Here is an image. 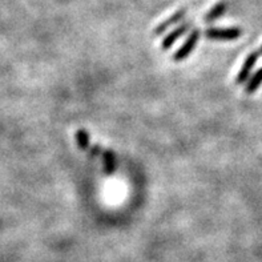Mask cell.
<instances>
[{
    "label": "cell",
    "instance_id": "obj_1",
    "mask_svg": "<svg viewBox=\"0 0 262 262\" xmlns=\"http://www.w3.org/2000/svg\"><path fill=\"white\" fill-rule=\"evenodd\" d=\"M242 35V30L238 27L233 28H208L205 36L212 40H235Z\"/></svg>",
    "mask_w": 262,
    "mask_h": 262
},
{
    "label": "cell",
    "instance_id": "obj_2",
    "mask_svg": "<svg viewBox=\"0 0 262 262\" xmlns=\"http://www.w3.org/2000/svg\"><path fill=\"white\" fill-rule=\"evenodd\" d=\"M200 35H201L200 30H197V28H195V30L189 33L185 43H184L176 52H174L173 55L174 62H181V60L187 59L188 56L193 52V49H195L197 41L200 39Z\"/></svg>",
    "mask_w": 262,
    "mask_h": 262
},
{
    "label": "cell",
    "instance_id": "obj_3",
    "mask_svg": "<svg viewBox=\"0 0 262 262\" xmlns=\"http://www.w3.org/2000/svg\"><path fill=\"white\" fill-rule=\"evenodd\" d=\"M258 58H260V52L258 51H253V52H250L248 55V58L245 59L244 64H242V67H241L240 72H238V75L235 77V83L237 84H244L245 81L248 80L249 76L253 71L254 66H256V63H257Z\"/></svg>",
    "mask_w": 262,
    "mask_h": 262
},
{
    "label": "cell",
    "instance_id": "obj_4",
    "mask_svg": "<svg viewBox=\"0 0 262 262\" xmlns=\"http://www.w3.org/2000/svg\"><path fill=\"white\" fill-rule=\"evenodd\" d=\"M192 27V23L187 22V23H184V24H181L180 27H177L174 31H172L170 33H168V35L165 36L164 37V40H163V43H161V48L163 49H168L170 48L172 45L177 41V39H180L185 32L189 30V28Z\"/></svg>",
    "mask_w": 262,
    "mask_h": 262
},
{
    "label": "cell",
    "instance_id": "obj_5",
    "mask_svg": "<svg viewBox=\"0 0 262 262\" xmlns=\"http://www.w3.org/2000/svg\"><path fill=\"white\" fill-rule=\"evenodd\" d=\"M185 15H187V8L180 9V11H177V12H176L173 16H170V18L166 19L165 22L161 23L160 26H157V27L155 28V32H153V33H155V35H157V36L161 35V33H164V32L166 31L169 27H170V26H173V24L178 23L180 20H182Z\"/></svg>",
    "mask_w": 262,
    "mask_h": 262
},
{
    "label": "cell",
    "instance_id": "obj_6",
    "mask_svg": "<svg viewBox=\"0 0 262 262\" xmlns=\"http://www.w3.org/2000/svg\"><path fill=\"white\" fill-rule=\"evenodd\" d=\"M102 164H104V172L107 174L115 173L116 170V155L109 149H102L101 153Z\"/></svg>",
    "mask_w": 262,
    "mask_h": 262
},
{
    "label": "cell",
    "instance_id": "obj_7",
    "mask_svg": "<svg viewBox=\"0 0 262 262\" xmlns=\"http://www.w3.org/2000/svg\"><path fill=\"white\" fill-rule=\"evenodd\" d=\"M227 8H228L227 1H220V3H217L214 7L210 8V11H209L208 14L205 15V18H204L205 22L210 23V22H214V20H217L218 18H221L222 15L227 12Z\"/></svg>",
    "mask_w": 262,
    "mask_h": 262
},
{
    "label": "cell",
    "instance_id": "obj_8",
    "mask_svg": "<svg viewBox=\"0 0 262 262\" xmlns=\"http://www.w3.org/2000/svg\"><path fill=\"white\" fill-rule=\"evenodd\" d=\"M261 84H262V68H260V69L250 77V80L248 81V84L245 87V92L249 95L254 94V92L260 88V85Z\"/></svg>",
    "mask_w": 262,
    "mask_h": 262
},
{
    "label": "cell",
    "instance_id": "obj_9",
    "mask_svg": "<svg viewBox=\"0 0 262 262\" xmlns=\"http://www.w3.org/2000/svg\"><path fill=\"white\" fill-rule=\"evenodd\" d=\"M76 142H77V147L81 151H88L91 144H89V133L85 129H79L76 132Z\"/></svg>",
    "mask_w": 262,
    "mask_h": 262
},
{
    "label": "cell",
    "instance_id": "obj_10",
    "mask_svg": "<svg viewBox=\"0 0 262 262\" xmlns=\"http://www.w3.org/2000/svg\"><path fill=\"white\" fill-rule=\"evenodd\" d=\"M89 156H92V157H98V156H101L102 153V148L98 145V144H94V145H91L88 149Z\"/></svg>",
    "mask_w": 262,
    "mask_h": 262
},
{
    "label": "cell",
    "instance_id": "obj_11",
    "mask_svg": "<svg viewBox=\"0 0 262 262\" xmlns=\"http://www.w3.org/2000/svg\"><path fill=\"white\" fill-rule=\"evenodd\" d=\"M258 52H260V56H261V55H262V45H261V48L258 49Z\"/></svg>",
    "mask_w": 262,
    "mask_h": 262
}]
</instances>
